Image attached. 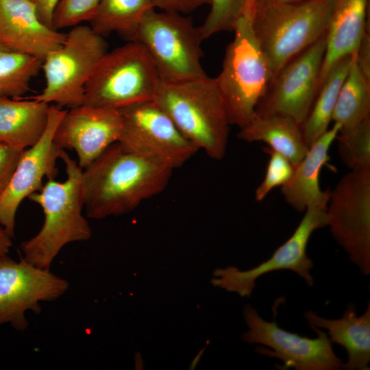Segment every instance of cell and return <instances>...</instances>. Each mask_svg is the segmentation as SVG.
I'll list each match as a JSON object with an SVG mask.
<instances>
[{
    "instance_id": "6da1fadb",
    "label": "cell",
    "mask_w": 370,
    "mask_h": 370,
    "mask_svg": "<svg viewBox=\"0 0 370 370\" xmlns=\"http://www.w3.org/2000/svg\"><path fill=\"white\" fill-rule=\"evenodd\" d=\"M173 170L118 142L82 171L84 207L94 219L130 212L162 193Z\"/></svg>"
},
{
    "instance_id": "7a4b0ae2",
    "label": "cell",
    "mask_w": 370,
    "mask_h": 370,
    "mask_svg": "<svg viewBox=\"0 0 370 370\" xmlns=\"http://www.w3.org/2000/svg\"><path fill=\"white\" fill-rule=\"evenodd\" d=\"M66 179H49L42 189L27 198L43 210L45 221L36 235L23 241L21 258L41 269H49L53 260L66 244L88 241L92 236L89 223L82 214L84 207L82 169L61 149Z\"/></svg>"
},
{
    "instance_id": "3957f363",
    "label": "cell",
    "mask_w": 370,
    "mask_h": 370,
    "mask_svg": "<svg viewBox=\"0 0 370 370\" xmlns=\"http://www.w3.org/2000/svg\"><path fill=\"white\" fill-rule=\"evenodd\" d=\"M153 101L199 150L224 157L231 124L214 77L160 80Z\"/></svg>"
},
{
    "instance_id": "277c9868",
    "label": "cell",
    "mask_w": 370,
    "mask_h": 370,
    "mask_svg": "<svg viewBox=\"0 0 370 370\" xmlns=\"http://www.w3.org/2000/svg\"><path fill=\"white\" fill-rule=\"evenodd\" d=\"M256 0L238 18L227 46L222 69L214 77L231 125L239 128L254 117L273 79L269 62L254 32Z\"/></svg>"
},
{
    "instance_id": "5b68a950",
    "label": "cell",
    "mask_w": 370,
    "mask_h": 370,
    "mask_svg": "<svg viewBox=\"0 0 370 370\" xmlns=\"http://www.w3.org/2000/svg\"><path fill=\"white\" fill-rule=\"evenodd\" d=\"M335 0H275L256 4V36L270 64L273 78L293 58L326 34Z\"/></svg>"
},
{
    "instance_id": "8992f818",
    "label": "cell",
    "mask_w": 370,
    "mask_h": 370,
    "mask_svg": "<svg viewBox=\"0 0 370 370\" xmlns=\"http://www.w3.org/2000/svg\"><path fill=\"white\" fill-rule=\"evenodd\" d=\"M160 80L145 47L130 41L101 59L85 86L83 104L119 110L153 100Z\"/></svg>"
},
{
    "instance_id": "52a82bcc",
    "label": "cell",
    "mask_w": 370,
    "mask_h": 370,
    "mask_svg": "<svg viewBox=\"0 0 370 370\" xmlns=\"http://www.w3.org/2000/svg\"><path fill=\"white\" fill-rule=\"evenodd\" d=\"M200 26L185 14L149 11L140 22L134 40L151 58L161 80L181 81L208 75L201 64Z\"/></svg>"
},
{
    "instance_id": "ba28073f",
    "label": "cell",
    "mask_w": 370,
    "mask_h": 370,
    "mask_svg": "<svg viewBox=\"0 0 370 370\" xmlns=\"http://www.w3.org/2000/svg\"><path fill=\"white\" fill-rule=\"evenodd\" d=\"M104 38L84 23L71 27L63 43L42 60L45 86L32 99L62 108L82 105L85 86L108 51Z\"/></svg>"
},
{
    "instance_id": "9c48e42d",
    "label": "cell",
    "mask_w": 370,
    "mask_h": 370,
    "mask_svg": "<svg viewBox=\"0 0 370 370\" xmlns=\"http://www.w3.org/2000/svg\"><path fill=\"white\" fill-rule=\"evenodd\" d=\"M327 226L352 263L370 274V169L351 170L332 190Z\"/></svg>"
},
{
    "instance_id": "30bf717a",
    "label": "cell",
    "mask_w": 370,
    "mask_h": 370,
    "mask_svg": "<svg viewBox=\"0 0 370 370\" xmlns=\"http://www.w3.org/2000/svg\"><path fill=\"white\" fill-rule=\"evenodd\" d=\"M119 110L122 125L118 143L125 149L173 170L199 151L153 100Z\"/></svg>"
},
{
    "instance_id": "8fae6325",
    "label": "cell",
    "mask_w": 370,
    "mask_h": 370,
    "mask_svg": "<svg viewBox=\"0 0 370 370\" xmlns=\"http://www.w3.org/2000/svg\"><path fill=\"white\" fill-rule=\"evenodd\" d=\"M243 316L248 331L242 335L243 340L260 345L256 352L280 360L284 369H342L343 361L334 353L332 343L323 330L310 327L317 334L316 338L300 336L279 327L275 320L266 321L250 305L245 306Z\"/></svg>"
},
{
    "instance_id": "7c38bea8",
    "label": "cell",
    "mask_w": 370,
    "mask_h": 370,
    "mask_svg": "<svg viewBox=\"0 0 370 370\" xmlns=\"http://www.w3.org/2000/svg\"><path fill=\"white\" fill-rule=\"evenodd\" d=\"M325 47L326 34L283 66L255 114L285 115L302 125L318 93Z\"/></svg>"
},
{
    "instance_id": "4fadbf2b",
    "label": "cell",
    "mask_w": 370,
    "mask_h": 370,
    "mask_svg": "<svg viewBox=\"0 0 370 370\" xmlns=\"http://www.w3.org/2000/svg\"><path fill=\"white\" fill-rule=\"evenodd\" d=\"M327 226L326 208L309 206L291 236L278 247L272 256L256 267L240 270L234 267L218 269L212 284L241 297H249L261 276L280 270L295 272L312 286L314 278L310 273L313 262L307 255V246L312 233Z\"/></svg>"
},
{
    "instance_id": "5bb4252c",
    "label": "cell",
    "mask_w": 370,
    "mask_h": 370,
    "mask_svg": "<svg viewBox=\"0 0 370 370\" xmlns=\"http://www.w3.org/2000/svg\"><path fill=\"white\" fill-rule=\"evenodd\" d=\"M69 282L50 272L8 254L0 255V325L9 323L16 330L27 328L25 312L40 314V301H53L64 295Z\"/></svg>"
},
{
    "instance_id": "9a60e30c",
    "label": "cell",
    "mask_w": 370,
    "mask_h": 370,
    "mask_svg": "<svg viewBox=\"0 0 370 370\" xmlns=\"http://www.w3.org/2000/svg\"><path fill=\"white\" fill-rule=\"evenodd\" d=\"M66 110L50 105L49 120L40 139L22 151L6 188L0 196V226L13 238L15 217L22 201L40 191L44 177L55 179L58 175L56 161L61 149L53 142L56 129Z\"/></svg>"
},
{
    "instance_id": "2e32d148",
    "label": "cell",
    "mask_w": 370,
    "mask_h": 370,
    "mask_svg": "<svg viewBox=\"0 0 370 370\" xmlns=\"http://www.w3.org/2000/svg\"><path fill=\"white\" fill-rule=\"evenodd\" d=\"M121 125L120 110L82 104L66 110L53 142L61 149L75 150L79 166L85 169L118 142Z\"/></svg>"
},
{
    "instance_id": "e0dca14e",
    "label": "cell",
    "mask_w": 370,
    "mask_h": 370,
    "mask_svg": "<svg viewBox=\"0 0 370 370\" xmlns=\"http://www.w3.org/2000/svg\"><path fill=\"white\" fill-rule=\"evenodd\" d=\"M65 37L41 21L30 0H0V42L4 45L42 60Z\"/></svg>"
},
{
    "instance_id": "ac0fdd59",
    "label": "cell",
    "mask_w": 370,
    "mask_h": 370,
    "mask_svg": "<svg viewBox=\"0 0 370 370\" xmlns=\"http://www.w3.org/2000/svg\"><path fill=\"white\" fill-rule=\"evenodd\" d=\"M341 126L336 123L319 138L303 159L294 166L291 179L281 186L285 201L298 212L312 206L327 208L330 190H322L319 175L322 167L330 160L328 151Z\"/></svg>"
},
{
    "instance_id": "d6986e66",
    "label": "cell",
    "mask_w": 370,
    "mask_h": 370,
    "mask_svg": "<svg viewBox=\"0 0 370 370\" xmlns=\"http://www.w3.org/2000/svg\"><path fill=\"white\" fill-rule=\"evenodd\" d=\"M304 318L310 327L324 330L330 342L342 346L347 360L342 369L369 370L370 362V302L365 312L358 315L356 307L350 304L339 319H326L308 310Z\"/></svg>"
},
{
    "instance_id": "ffe728a7",
    "label": "cell",
    "mask_w": 370,
    "mask_h": 370,
    "mask_svg": "<svg viewBox=\"0 0 370 370\" xmlns=\"http://www.w3.org/2000/svg\"><path fill=\"white\" fill-rule=\"evenodd\" d=\"M368 4L369 0H335L326 34L319 90L330 68L336 62L356 53L365 31L369 27Z\"/></svg>"
},
{
    "instance_id": "44dd1931",
    "label": "cell",
    "mask_w": 370,
    "mask_h": 370,
    "mask_svg": "<svg viewBox=\"0 0 370 370\" xmlns=\"http://www.w3.org/2000/svg\"><path fill=\"white\" fill-rule=\"evenodd\" d=\"M50 104L34 99L0 98V143L18 150L34 146L47 126Z\"/></svg>"
},
{
    "instance_id": "7402d4cb",
    "label": "cell",
    "mask_w": 370,
    "mask_h": 370,
    "mask_svg": "<svg viewBox=\"0 0 370 370\" xmlns=\"http://www.w3.org/2000/svg\"><path fill=\"white\" fill-rule=\"evenodd\" d=\"M237 137L245 142L261 141L286 157L296 166L306 154L301 125L293 119L282 114L259 115L240 128Z\"/></svg>"
},
{
    "instance_id": "603a6c76",
    "label": "cell",
    "mask_w": 370,
    "mask_h": 370,
    "mask_svg": "<svg viewBox=\"0 0 370 370\" xmlns=\"http://www.w3.org/2000/svg\"><path fill=\"white\" fill-rule=\"evenodd\" d=\"M354 54L345 56L336 62L330 68L319 88L312 106L301 125L304 138L308 148L329 130L339 91Z\"/></svg>"
},
{
    "instance_id": "cb8c5ba5",
    "label": "cell",
    "mask_w": 370,
    "mask_h": 370,
    "mask_svg": "<svg viewBox=\"0 0 370 370\" xmlns=\"http://www.w3.org/2000/svg\"><path fill=\"white\" fill-rule=\"evenodd\" d=\"M153 9V0H100L90 26L103 37L117 33L132 41L143 18Z\"/></svg>"
},
{
    "instance_id": "d4e9b609",
    "label": "cell",
    "mask_w": 370,
    "mask_h": 370,
    "mask_svg": "<svg viewBox=\"0 0 370 370\" xmlns=\"http://www.w3.org/2000/svg\"><path fill=\"white\" fill-rule=\"evenodd\" d=\"M370 117V83L361 74L354 56L339 91L332 121L347 132Z\"/></svg>"
},
{
    "instance_id": "484cf974",
    "label": "cell",
    "mask_w": 370,
    "mask_h": 370,
    "mask_svg": "<svg viewBox=\"0 0 370 370\" xmlns=\"http://www.w3.org/2000/svg\"><path fill=\"white\" fill-rule=\"evenodd\" d=\"M42 60L0 42V98H20L42 69Z\"/></svg>"
},
{
    "instance_id": "4316f807",
    "label": "cell",
    "mask_w": 370,
    "mask_h": 370,
    "mask_svg": "<svg viewBox=\"0 0 370 370\" xmlns=\"http://www.w3.org/2000/svg\"><path fill=\"white\" fill-rule=\"evenodd\" d=\"M336 139L343 164L350 170L370 169V117Z\"/></svg>"
},
{
    "instance_id": "83f0119b",
    "label": "cell",
    "mask_w": 370,
    "mask_h": 370,
    "mask_svg": "<svg viewBox=\"0 0 370 370\" xmlns=\"http://www.w3.org/2000/svg\"><path fill=\"white\" fill-rule=\"evenodd\" d=\"M250 1L209 0V13L200 26L204 39L221 32H233Z\"/></svg>"
},
{
    "instance_id": "f1b7e54d",
    "label": "cell",
    "mask_w": 370,
    "mask_h": 370,
    "mask_svg": "<svg viewBox=\"0 0 370 370\" xmlns=\"http://www.w3.org/2000/svg\"><path fill=\"white\" fill-rule=\"evenodd\" d=\"M100 0H60L53 18V27L58 30L71 28L88 21Z\"/></svg>"
},
{
    "instance_id": "f546056e",
    "label": "cell",
    "mask_w": 370,
    "mask_h": 370,
    "mask_svg": "<svg viewBox=\"0 0 370 370\" xmlns=\"http://www.w3.org/2000/svg\"><path fill=\"white\" fill-rule=\"evenodd\" d=\"M269 155L265 176L256 190V201H261L275 187L284 185L291 177L294 166L284 156L271 148H264Z\"/></svg>"
},
{
    "instance_id": "4dcf8cb0",
    "label": "cell",
    "mask_w": 370,
    "mask_h": 370,
    "mask_svg": "<svg viewBox=\"0 0 370 370\" xmlns=\"http://www.w3.org/2000/svg\"><path fill=\"white\" fill-rule=\"evenodd\" d=\"M23 151L0 143V196L10 182Z\"/></svg>"
},
{
    "instance_id": "1f68e13d",
    "label": "cell",
    "mask_w": 370,
    "mask_h": 370,
    "mask_svg": "<svg viewBox=\"0 0 370 370\" xmlns=\"http://www.w3.org/2000/svg\"><path fill=\"white\" fill-rule=\"evenodd\" d=\"M155 8L162 11L177 12L182 14L190 13L209 0H153Z\"/></svg>"
},
{
    "instance_id": "d6a6232c",
    "label": "cell",
    "mask_w": 370,
    "mask_h": 370,
    "mask_svg": "<svg viewBox=\"0 0 370 370\" xmlns=\"http://www.w3.org/2000/svg\"><path fill=\"white\" fill-rule=\"evenodd\" d=\"M356 61L359 71L370 83V34L369 27L365 31L356 53Z\"/></svg>"
},
{
    "instance_id": "836d02e7",
    "label": "cell",
    "mask_w": 370,
    "mask_h": 370,
    "mask_svg": "<svg viewBox=\"0 0 370 370\" xmlns=\"http://www.w3.org/2000/svg\"><path fill=\"white\" fill-rule=\"evenodd\" d=\"M35 5L41 21L53 27V18L60 0H30Z\"/></svg>"
},
{
    "instance_id": "e575fe53",
    "label": "cell",
    "mask_w": 370,
    "mask_h": 370,
    "mask_svg": "<svg viewBox=\"0 0 370 370\" xmlns=\"http://www.w3.org/2000/svg\"><path fill=\"white\" fill-rule=\"evenodd\" d=\"M12 238L5 230L0 226V255L8 254L12 246Z\"/></svg>"
},
{
    "instance_id": "d590c367",
    "label": "cell",
    "mask_w": 370,
    "mask_h": 370,
    "mask_svg": "<svg viewBox=\"0 0 370 370\" xmlns=\"http://www.w3.org/2000/svg\"><path fill=\"white\" fill-rule=\"evenodd\" d=\"M202 352H203V351H202V352H200L199 353L198 356H197L195 358V359L193 360V361L192 362V364H191V367H192L191 369H193V367H195L197 365L198 361H199V359H200V356H201V355L202 354Z\"/></svg>"
},
{
    "instance_id": "8d00e7d4",
    "label": "cell",
    "mask_w": 370,
    "mask_h": 370,
    "mask_svg": "<svg viewBox=\"0 0 370 370\" xmlns=\"http://www.w3.org/2000/svg\"><path fill=\"white\" fill-rule=\"evenodd\" d=\"M278 2L280 3H297L300 1H303L304 0H275Z\"/></svg>"
},
{
    "instance_id": "74e56055",
    "label": "cell",
    "mask_w": 370,
    "mask_h": 370,
    "mask_svg": "<svg viewBox=\"0 0 370 370\" xmlns=\"http://www.w3.org/2000/svg\"><path fill=\"white\" fill-rule=\"evenodd\" d=\"M268 1H271V0H256V4H260V3H263L264 2H267Z\"/></svg>"
}]
</instances>
